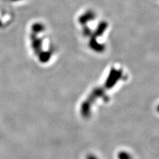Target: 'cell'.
I'll return each instance as SVG.
<instances>
[{"mask_svg": "<svg viewBox=\"0 0 159 159\" xmlns=\"http://www.w3.org/2000/svg\"><path fill=\"white\" fill-rule=\"evenodd\" d=\"M89 159H97V158L95 157H93V156H90V157H89Z\"/></svg>", "mask_w": 159, "mask_h": 159, "instance_id": "obj_2", "label": "cell"}, {"mask_svg": "<svg viewBox=\"0 0 159 159\" xmlns=\"http://www.w3.org/2000/svg\"><path fill=\"white\" fill-rule=\"evenodd\" d=\"M119 159H131V155L126 152H120L118 155Z\"/></svg>", "mask_w": 159, "mask_h": 159, "instance_id": "obj_1", "label": "cell"}]
</instances>
